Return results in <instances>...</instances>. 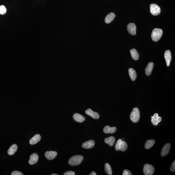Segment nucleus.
Masks as SVG:
<instances>
[{
  "label": "nucleus",
  "instance_id": "6ab92c4d",
  "mask_svg": "<svg viewBox=\"0 0 175 175\" xmlns=\"http://www.w3.org/2000/svg\"><path fill=\"white\" fill-rule=\"evenodd\" d=\"M115 141V138L113 136L110 137L105 139V143L108 144L110 146H113L114 145Z\"/></svg>",
  "mask_w": 175,
  "mask_h": 175
},
{
  "label": "nucleus",
  "instance_id": "9d476101",
  "mask_svg": "<svg viewBox=\"0 0 175 175\" xmlns=\"http://www.w3.org/2000/svg\"><path fill=\"white\" fill-rule=\"evenodd\" d=\"M171 148V144L167 143L165 144L161 152V155L162 157H164L167 155L169 152Z\"/></svg>",
  "mask_w": 175,
  "mask_h": 175
},
{
  "label": "nucleus",
  "instance_id": "0eeeda50",
  "mask_svg": "<svg viewBox=\"0 0 175 175\" xmlns=\"http://www.w3.org/2000/svg\"><path fill=\"white\" fill-rule=\"evenodd\" d=\"M151 121L152 123L154 126H157L158 123L162 121V118L159 116L157 113H155L153 116H151Z\"/></svg>",
  "mask_w": 175,
  "mask_h": 175
},
{
  "label": "nucleus",
  "instance_id": "a211bd4d",
  "mask_svg": "<svg viewBox=\"0 0 175 175\" xmlns=\"http://www.w3.org/2000/svg\"><path fill=\"white\" fill-rule=\"evenodd\" d=\"M115 15L114 13L111 12L108 14L105 19V22L107 24L110 23L115 18Z\"/></svg>",
  "mask_w": 175,
  "mask_h": 175
},
{
  "label": "nucleus",
  "instance_id": "5701e85b",
  "mask_svg": "<svg viewBox=\"0 0 175 175\" xmlns=\"http://www.w3.org/2000/svg\"><path fill=\"white\" fill-rule=\"evenodd\" d=\"M155 141L153 139L148 140L145 144V147L146 149H149L152 147L155 143Z\"/></svg>",
  "mask_w": 175,
  "mask_h": 175
},
{
  "label": "nucleus",
  "instance_id": "f3484780",
  "mask_svg": "<svg viewBox=\"0 0 175 175\" xmlns=\"http://www.w3.org/2000/svg\"><path fill=\"white\" fill-rule=\"evenodd\" d=\"M154 65V64L153 62H150L148 64L145 69V73L148 76H149L151 75L153 70Z\"/></svg>",
  "mask_w": 175,
  "mask_h": 175
},
{
  "label": "nucleus",
  "instance_id": "4be33fe9",
  "mask_svg": "<svg viewBox=\"0 0 175 175\" xmlns=\"http://www.w3.org/2000/svg\"><path fill=\"white\" fill-rule=\"evenodd\" d=\"M130 53H131V57L132 59L135 60H138L139 58V54L136 50L135 49H132L130 50Z\"/></svg>",
  "mask_w": 175,
  "mask_h": 175
},
{
  "label": "nucleus",
  "instance_id": "7ed1b4c3",
  "mask_svg": "<svg viewBox=\"0 0 175 175\" xmlns=\"http://www.w3.org/2000/svg\"><path fill=\"white\" fill-rule=\"evenodd\" d=\"M162 30L158 28H155L153 30L151 35V38L154 42H157L160 39L162 36Z\"/></svg>",
  "mask_w": 175,
  "mask_h": 175
},
{
  "label": "nucleus",
  "instance_id": "aec40b11",
  "mask_svg": "<svg viewBox=\"0 0 175 175\" xmlns=\"http://www.w3.org/2000/svg\"><path fill=\"white\" fill-rule=\"evenodd\" d=\"M18 146L16 144H13L9 147L8 151V153L9 155H12L17 151Z\"/></svg>",
  "mask_w": 175,
  "mask_h": 175
},
{
  "label": "nucleus",
  "instance_id": "6e6552de",
  "mask_svg": "<svg viewBox=\"0 0 175 175\" xmlns=\"http://www.w3.org/2000/svg\"><path fill=\"white\" fill-rule=\"evenodd\" d=\"M57 155V152L56 151H47L45 153V156L48 160H52L55 158Z\"/></svg>",
  "mask_w": 175,
  "mask_h": 175
},
{
  "label": "nucleus",
  "instance_id": "2f4dec72",
  "mask_svg": "<svg viewBox=\"0 0 175 175\" xmlns=\"http://www.w3.org/2000/svg\"><path fill=\"white\" fill-rule=\"evenodd\" d=\"M89 175H96V172L94 171H92L89 174Z\"/></svg>",
  "mask_w": 175,
  "mask_h": 175
},
{
  "label": "nucleus",
  "instance_id": "9b49d317",
  "mask_svg": "<svg viewBox=\"0 0 175 175\" xmlns=\"http://www.w3.org/2000/svg\"><path fill=\"white\" fill-rule=\"evenodd\" d=\"M165 61H166L167 66H169L170 62L171 60V51L169 50L165 51L164 55Z\"/></svg>",
  "mask_w": 175,
  "mask_h": 175
},
{
  "label": "nucleus",
  "instance_id": "dca6fc26",
  "mask_svg": "<svg viewBox=\"0 0 175 175\" xmlns=\"http://www.w3.org/2000/svg\"><path fill=\"white\" fill-rule=\"evenodd\" d=\"M41 139V137L39 134L35 135L29 141L31 145H34L37 143Z\"/></svg>",
  "mask_w": 175,
  "mask_h": 175
},
{
  "label": "nucleus",
  "instance_id": "2eb2a0df",
  "mask_svg": "<svg viewBox=\"0 0 175 175\" xmlns=\"http://www.w3.org/2000/svg\"><path fill=\"white\" fill-rule=\"evenodd\" d=\"M117 130L116 127H111L109 126H107L104 127L103 131L106 134H113L115 133Z\"/></svg>",
  "mask_w": 175,
  "mask_h": 175
},
{
  "label": "nucleus",
  "instance_id": "f03ea898",
  "mask_svg": "<svg viewBox=\"0 0 175 175\" xmlns=\"http://www.w3.org/2000/svg\"><path fill=\"white\" fill-rule=\"evenodd\" d=\"M140 117V113L139 109L137 107L134 108L130 115L131 121L133 123H137L139 121Z\"/></svg>",
  "mask_w": 175,
  "mask_h": 175
},
{
  "label": "nucleus",
  "instance_id": "20e7f679",
  "mask_svg": "<svg viewBox=\"0 0 175 175\" xmlns=\"http://www.w3.org/2000/svg\"><path fill=\"white\" fill-rule=\"evenodd\" d=\"M150 10L151 14L155 16L159 15L161 12L160 7L155 4H152L150 5Z\"/></svg>",
  "mask_w": 175,
  "mask_h": 175
},
{
  "label": "nucleus",
  "instance_id": "f257e3e1",
  "mask_svg": "<svg viewBox=\"0 0 175 175\" xmlns=\"http://www.w3.org/2000/svg\"><path fill=\"white\" fill-rule=\"evenodd\" d=\"M83 159V157L81 155L73 156L69 159L68 163L71 166H76L81 164Z\"/></svg>",
  "mask_w": 175,
  "mask_h": 175
},
{
  "label": "nucleus",
  "instance_id": "412c9836",
  "mask_svg": "<svg viewBox=\"0 0 175 175\" xmlns=\"http://www.w3.org/2000/svg\"><path fill=\"white\" fill-rule=\"evenodd\" d=\"M129 74L131 80L134 81L137 78V75L136 72L134 69L132 68H130L128 70Z\"/></svg>",
  "mask_w": 175,
  "mask_h": 175
},
{
  "label": "nucleus",
  "instance_id": "473e14b6",
  "mask_svg": "<svg viewBox=\"0 0 175 175\" xmlns=\"http://www.w3.org/2000/svg\"><path fill=\"white\" fill-rule=\"evenodd\" d=\"M51 175H58V174H56L53 173L51 174Z\"/></svg>",
  "mask_w": 175,
  "mask_h": 175
},
{
  "label": "nucleus",
  "instance_id": "4468645a",
  "mask_svg": "<svg viewBox=\"0 0 175 175\" xmlns=\"http://www.w3.org/2000/svg\"><path fill=\"white\" fill-rule=\"evenodd\" d=\"M73 119L75 121L79 123H82L85 120L84 117L78 113H75L73 114Z\"/></svg>",
  "mask_w": 175,
  "mask_h": 175
},
{
  "label": "nucleus",
  "instance_id": "1a4fd4ad",
  "mask_svg": "<svg viewBox=\"0 0 175 175\" xmlns=\"http://www.w3.org/2000/svg\"><path fill=\"white\" fill-rule=\"evenodd\" d=\"M85 113L87 115L92 117L93 119H97L100 118V116L98 113L93 111L90 109H89L86 110L85 111Z\"/></svg>",
  "mask_w": 175,
  "mask_h": 175
},
{
  "label": "nucleus",
  "instance_id": "7c9ffc66",
  "mask_svg": "<svg viewBox=\"0 0 175 175\" xmlns=\"http://www.w3.org/2000/svg\"><path fill=\"white\" fill-rule=\"evenodd\" d=\"M131 173L130 171L129 170H124L123 172V175H131Z\"/></svg>",
  "mask_w": 175,
  "mask_h": 175
},
{
  "label": "nucleus",
  "instance_id": "423d86ee",
  "mask_svg": "<svg viewBox=\"0 0 175 175\" xmlns=\"http://www.w3.org/2000/svg\"><path fill=\"white\" fill-rule=\"evenodd\" d=\"M127 28L128 32L131 35H135L136 34V26L134 23H129L127 26Z\"/></svg>",
  "mask_w": 175,
  "mask_h": 175
},
{
  "label": "nucleus",
  "instance_id": "cd10ccee",
  "mask_svg": "<svg viewBox=\"0 0 175 175\" xmlns=\"http://www.w3.org/2000/svg\"><path fill=\"white\" fill-rule=\"evenodd\" d=\"M170 171L171 172H174L175 171V161L171 164V167L170 168Z\"/></svg>",
  "mask_w": 175,
  "mask_h": 175
},
{
  "label": "nucleus",
  "instance_id": "c85d7f7f",
  "mask_svg": "<svg viewBox=\"0 0 175 175\" xmlns=\"http://www.w3.org/2000/svg\"><path fill=\"white\" fill-rule=\"evenodd\" d=\"M12 175H23V174L20 171H12L11 173Z\"/></svg>",
  "mask_w": 175,
  "mask_h": 175
},
{
  "label": "nucleus",
  "instance_id": "c756f323",
  "mask_svg": "<svg viewBox=\"0 0 175 175\" xmlns=\"http://www.w3.org/2000/svg\"><path fill=\"white\" fill-rule=\"evenodd\" d=\"M64 175H75V172L73 171H68L65 172L64 174Z\"/></svg>",
  "mask_w": 175,
  "mask_h": 175
},
{
  "label": "nucleus",
  "instance_id": "393cba45",
  "mask_svg": "<svg viewBox=\"0 0 175 175\" xmlns=\"http://www.w3.org/2000/svg\"><path fill=\"white\" fill-rule=\"evenodd\" d=\"M127 144L124 141H122L121 143L119 150L122 151H126L127 148Z\"/></svg>",
  "mask_w": 175,
  "mask_h": 175
},
{
  "label": "nucleus",
  "instance_id": "39448f33",
  "mask_svg": "<svg viewBox=\"0 0 175 175\" xmlns=\"http://www.w3.org/2000/svg\"><path fill=\"white\" fill-rule=\"evenodd\" d=\"M154 170V168L152 165L146 164L144 165L143 171L145 175H152L153 174Z\"/></svg>",
  "mask_w": 175,
  "mask_h": 175
},
{
  "label": "nucleus",
  "instance_id": "a878e982",
  "mask_svg": "<svg viewBox=\"0 0 175 175\" xmlns=\"http://www.w3.org/2000/svg\"><path fill=\"white\" fill-rule=\"evenodd\" d=\"M7 12V9L4 5L0 6V14L4 15Z\"/></svg>",
  "mask_w": 175,
  "mask_h": 175
},
{
  "label": "nucleus",
  "instance_id": "ddd939ff",
  "mask_svg": "<svg viewBox=\"0 0 175 175\" xmlns=\"http://www.w3.org/2000/svg\"><path fill=\"white\" fill-rule=\"evenodd\" d=\"M38 159V155L36 153H33L30 157V159L29 160V164L31 165H33L36 164L37 163Z\"/></svg>",
  "mask_w": 175,
  "mask_h": 175
},
{
  "label": "nucleus",
  "instance_id": "b1692460",
  "mask_svg": "<svg viewBox=\"0 0 175 175\" xmlns=\"http://www.w3.org/2000/svg\"><path fill=\"white\" fill-rule=\"evenodd\" d=\"M105 169L106 172L108 174L112 175V170L110 165L108 163L105 164Z\"/></svg>",
  "mask_w": 175,
  "mask_h": 175
},
{
  "label": "nucleus",
  "instance_id": "bb28decb",
  "mask_svg": "<svg viewBox=\"0 0 175 175\" xmlns=\"http://www.w3.org/2000/svg\"><path fill=\"white\" fill-rule=\"evenodd\" d=\"M122 141V140L121 139H119L117 141L115 145V149L116 151H119V148H120V145Z\"/></svg>",
  "mask_w": 175,
  "mask_h": 175
},
{
  "label": "nucleus",
  "instance_id": "f8f14e48",
  "mask_svg": "<svg viewBox=\"0 0 175 175\" xmlns=\"http://www.w3.org/2000/svg\"><path fill=\"white\" fill-rule=\"evenodd\" d=\"M95 141L94 140H91L85 142L82 145V148L84 149H90L92 148L94 146Z\"/></svg>",
  "mask_w": 175,
  "mask_h": 175
}]
</instances>
